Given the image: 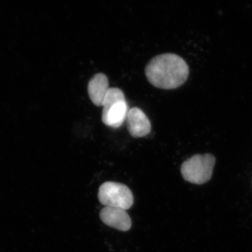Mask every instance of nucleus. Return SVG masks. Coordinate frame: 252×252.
<instances>
[{"mask_svg":"<svg viewBox=\"0 0 252 252\" xmlns=\"http://www.w3.org/2000/svg\"><path fill=\"white\" fill-rule=\"evenodd\" d=\"M147 80L158 89L172 90L183 85L189 75L187 62L178 55L163 54L155 56L145 67Z\"/></svg>","mask_w":252,"mask_h":252,"instance_id":"f257e3e1","label":"nucleus"},{"mask_svg":"<svg viewBox=\"0 0 252 252\" xmlns=\"http://www.w3.org/2000/svg\"><path fill=\"white\" fill-rule=\"evenodd\" d=\"M216 158L211 154H195L182 163L181 173L187 182L203 185L212 178Z\"/></svg>","mask_w":252,"mask_h":252,"instance_id":"f03ea898","label":"nucleus"},{"mask_svg":"<svg viewBox=\"0 0 252 252\" xmlns=\"http://www.w3.org/2000/svg\"><path fill=\"white\" fill-rule=\"evenodd\" d=\"M98 199L105 207H117L127 210L133 205L132 192L127 186L117 182H107L100 186Z\"/></svg>","mask_w":252,"mask_h":252,"instance_id":"7ed1b4c3","label":"nucleus"},{"mask_svg":"<svg viewBox=\"0 0 252 252\" xmlns=\"http://www.w3.org/2000/svg\"><path fill=\"white\" fill-rule=\"evenodd\" d=\"M126 120L127 130L132 137L139 138L145 137L152 130L150 121L140 108L133 107L129 109Z\"/></svg>","mask_w":252,"mask_h":252,"instance_id":"20e7f679","label":"nucleus"},{"mask_svg":"<svg viewBox=\"0 0 252 252\" xmlns=\"http://www.w3.org/2000/svg\"><path fill=\"white\" fill-rule=\"evenodd\" d=\"M101 220L109 226L121 231L130 230L132 222L126 210L117 207H105L99 214Z\"/></svg>","mask_w":252,"mask_h":252,"instance_id":"39448f33","label":"nucleus"},{"mask_svg":"<svg viewBox=\"0 0 252 252\" xmlns=\"http://www.w3.org/2000/svg\"><path fill=\"white\" fill-rule=\"evenodd\" d=\"M109 89L108 78L103 73L96 74L91 79L88 84V94L94 105L102 107Z\"/></svg>","mask_w":252,"mask_h":252,"instance_id":"423d86ee","label":"nucleus"},{"mask_svg":"<svg viewBox=\"0 0 252 252\" xmlns=\"http://www.w3.org/2000/svg\"><path fill=\"white\" fill-rule=\"evenodd\" d=\"M129 107L127 102H119L106 111H102V121L104 125L118 128L127 119Z\"/></svg>","mask_w":252,"mask_h":252,"instance_id":"0eeeda50","label":"nucleus"},{"mask_svg":"<svg viewBox=\"0 0 252 252\" xmlns=\"http://www.w3.org/2000/svg\"><path fill=\"white\" fill-rule=\"evenodd\" d=\"M126 97L124 92L118 88H109L105 97H104L102 111H106L114 104L119 102H126Z\"/></svg>","mask_w":252,"mask_h":252,"instance_id":"6e6552de","label":"nucleus"}]
</instances>
